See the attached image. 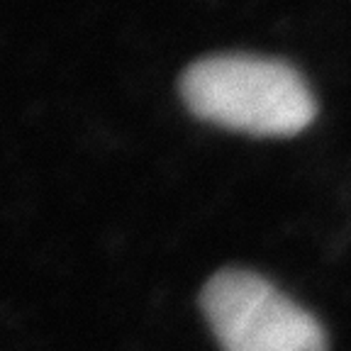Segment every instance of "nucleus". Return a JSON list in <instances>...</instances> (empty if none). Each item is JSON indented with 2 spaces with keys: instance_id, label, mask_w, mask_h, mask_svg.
Returning a JSON list of instances; mask_svg holds the SVG:
<instances>
[{
  "instance_id": "f03ea898",
  "label": "nucleus",
  "mask_w": 351,
  "mask_h": 351,
  "mask_svg": "<svg viewBox=\"0 0 351 351\" xmlns=\"http://www.w3.org/2000/svg\"><path fill=\"white\" fill-rule=\"evenodd\" d=\"M200 305L222 351H327L317 317L252 271L215 274Z\"/></svg>"
},
{
  "instance_id": "f257e3e1",
  "label": "nucleus",
  "mask_w": 351,
  "mask_h": 351,
  "mask_svg": "<svg viewBox=\"0 0 351 351\" xmlns=\"http://www.w3.org/2000/svg\"><path fill=\"white\" fill-rule=\"evenodd\" d=\"M181 95L200 120L261 137L298 134L315 117L305 81L291 66L258 56L195 61L181 78Z\"/></svg>"
}]
</instances>
